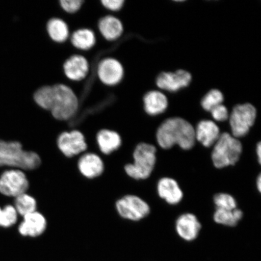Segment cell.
<instances>
[{
  "label": "cell",
  "mask_w": 261,
  "mask_h": 261,
  "mask_svg": "<svg viewBox=\"0 0 261 261\" xmlns=\"http://www.w3.org/2000/svg\"><path fill=\"white\" fill-rule=\"evenodd\" d=\"M156 141L163 149H170L175 145L189 150L195 142V129L187 120L173 117L163 122L156 134Z\"/></svg>",
  "instance_id": "obj_1"
},
{
  "label": "cell",
  "mask_w": 261,
  "mask_h": 261,
  "mask_svg": "<svg viewBox=\"0 0 261 261\" xmlns=\"http://www.w3.org/2000/svg\"><path fill=\"white\" fill-rule=\"evenodd\" d=\"M41 163L40 155L25 149L21 142L0 140V167L18 169L28 173L37 170Z\"/></svg>",
  "instance_id": "obj_2"
},
{
  "label": "cell",
  "mask_w": 261,
  "mask_h": 261,
  "mask_svg": "<svg viewBox=\"0 0 261 261\" xmlns=\"http://www.w3.org/2000/svg\"><path fill=\"white\" fill-rule=\"evenodd\" d=\"M48 112L57 121H67L76 113L79 107L77 96L67 85L57 84L51 86Z\"/></svg>",
  "instance_id": "obj_3"
},
{
  "label": "cell",
  "mask_w": 261,
  "mask_h": 261,
  "mask_svg": "<svg viewBox=\"0 0 261 261\" xmlns=\"http://www.w3.org/2000/svg\"><path fill=\"white\" fill-rule=\"evenodd\" d=\"M155 153L154 146L146 143H139L133 153V162L124 165V172L129 178L136 180L148 178L154 168Z\"/></svg>",
  "instance_id": "obj_4"
},
{
  "label": "cell",
  "mask_w": 261,
  "mask_h": 261,
  "mask_svg": "<svg viewBox=\"0 0 261 261\" xmlns=\"http://www.w3.org/2000/svg\"><path fill=\"white\" fill-rule=\"evenodd\" d=\"M242 151L243 146L239 140L229 133H224L215 143L212 161L217 168L234 165L239 161Z\"/></svg>",
  "instance_id": "obj_5"
},
{
  "label": "cell",
  "mask_w": 261,
  "mask_h": 261,
  "mask_svg": "<svg viewBox=\"0 0 261 261\" xmlns=\"http://www.w3.org/2000/svg\"><path fill=\"white\" fill-rule=\"evenodd\" d=\"M56 146L60 154L67 159L77 158L89 150L86 136L77 129L62 130L57 137Z\"/></svg>",
  "instance_id": "obj_6"
},
{
  "label": "cell",
  "mask_w": 261,
  "mask_h": 261,
  "mask_svg": "<svg viewBox=\"0 0 261 261\" xmlns=\"http://www.w3.org/2000/svg\"><path fill=\"white\" fill-rule=\"evenodd\" d=\"M114 208L123 220L139 221L148 216L150 207L146 202L136 195L126 194L117 199Z\"/></svg>",
  "instance_id": "obj_7"
},
{
  "label": "cell",
  "mask_w": 261,
  "mask_h": 261,
  "mask_svg": "<svg viewBox=\"0 0 261 261\" xmlns=\"http://www.w3.org/2000/svg\"><path fill=\"white\" fill-rule=\"evenodd\" d=\"M28 173L18 169L9 168L0 175V194L15 198L30 189Z\"/></svg>",
  "instance_id": "obj_8"
},
{
  "label": "cell",
  "mask_w": 261,
  "mask_h": 261,
  "mask_svg": "<svg viewBox=\"0 0 261 261\" xmlns=\"http://www.w3.org/2000/svg\"><path fill=\"white\" fill-rule=\"evenodd\" d=\"M256 117V110L250 103L240 104L233 108L229 117V122L233 136L243 138L249 132Z\"/></svg>",
  "instance_id": "obj_9"
},
{
  "label": "cell",
  "mask_w": 261,
  "mask_h": 261,
  "mask_svg": "<svg viewBox=\"0 0 261 261\" xmlns=\"http://www.w3.org/2000/svg\"><path fill=\"white\" fill-rule=\"evenodd\" d=\"M76 169L82 177L94 180L102 177L106 171L103 156L99 153L87 151L76 158Z\"/></svg>",
  "instance_id": "obj_10"
},
{
  "label": "cell",
  "mask_w": 261,
  "mask_h": 261,
  "mask_svg": "<svg viewBox=\"0 0 261 261\" xmlns=\"http://www.w3.org/2000/svg\"><path fill=\"white\" fill-rule=\"evenodd\" d=\"M47 226L46 217L40 211H37L22 217L17 230L22 237L37 239L43 236Z\"/></svg>",
  "instance_id": "obj_11"
},
{
  "label": "cell",
  "mask_w": 261,
  "mask_h": 261,
  "mask_svg": "<svg viewBox=\"0 0 261 261\" xmlns=\"http://www.w3.org/2000/svg\"><path fill=\"white\" fill-rule=\"evenodd\" d=\"M122 143L121 135L112 129L101 128L94 137L96 151L102 156H109L119 151Z\"/></svg>",
  "instance_id": "obj_12"
},
{
  "label": "cell",
  "mask_w": 261,
  "mask_h": 261,
  "mask_svg": "<svg viewBox=\"0 0 261 261\" xmlns=\"http://www.w3.org/2000/svg\"><path fill=\"white\" fill-rule=\"evenodd\" d=\"M97 73L101 83L108 86H114L122 81L124 69L122 64L117 59L107 58L98 64Z\"/></svg>",
  "instance_id": "obj_13"
},
{
  "label": "cell",
  "mask_w": 261,
  "mask_h": 261,
  "mask_svg": "<svg viewBox=\"0 0 261 261\" xmlns=\"http://www.w3.org/2000/svg\"><path fill=\"white\" fill-rule=\"evenodd\" d=\"M192 76L184 70H178L175 73L163 72L156 78V84L160 89L174 92L190 84Z\"/></svg>",
  "instance_id": "obj_14"
},
{
  "label": "cell",
  "mask_w": 261,
  "mask_h": 261,
  "mask_svg": "<svg viewBox=\"0 0 261 261\" xmlns=\"http://www.w3.org/2000/svg\"><path fill=\"white\" fill-rule=\"evenodd\" d=\"M63 70L68 80L81 81L89 74L90 65L86 57L81 55H74L64 62Z\"/></svg>",
  "instance_id": "obj_15"
},
{
  "label": "cell",
  "mask_w": 261,
  "mask_h": 261,
  "mask_svg": "<svg viewBox=\"0 0 261 261\" xmlns=\"http://www.w3.org/2000/svg\"><path fill=\"white\" fill-rule=\"evenodd\" d=\"M201 224L197 217L192 214L182 215L176 223V230L179 237L186 241H192L198 236Z\"/></svg>",
  "instance_id": "obj_16"
},
{
  "label": "cell",
  "mask_w": 261,
  "mask_h": 261,
  "mask_svg": "<svg viewBox=\"0 0 261 261\" xmlns=\"http://www.w3.org/2000/svg\"><path fill=\"white\" fill-rule=\"evenodd\" d=\"M220 136L219 127L211 120H202L195 129V140L207 148L214 145Z\"/></svg>",
  "instance_id": "obj_17"
},
{
  "label": "cell",
  "mask_w": 261,
  "mask_h": 261,
  "mask_svg": "<svg viewBox=\"0 0 261 261\" xmlns=\"http://www.w3.org/2000/svg\"><path fill=\"white\" fill-rule=\"evenodd\" d=\"M158 191L160 197L170 204L179 203L184 197L177 181L171 178H162L159 182Z\"/></svg>",
  "instance_id": "obj_18"
},
{
  "label": "cell",
  "mask_w": 261,
  "mask_h": 261,
  "mask_svg": "<svg viewBox=\"0 0 261 261\" xmlns=\"http://www.w3.org/2000/svg\"><path fill=\"white\" fill-rule=\"evenodd\" d=\"M98 28L103 37L108 41H114L120 37L123 32L122 22L113 15H107L98 22Z\"/></svg>",
  "instance_id": "obj_19"
},
{
  "label": "cell",
  "mask_w": 261,
  "mask_h": 261,
  "mask_svg": "<svg viewBox=\"0 0 261 261\" xmlns=\"http://www.w3.org/2000/svg\"><path fill=\"white\" fill-rule=\"evenodd\" d=\"M145 112L149 115L155 116L165 112L168 106L167 97L159 91L147 93L143 98Z\"/></svg>",
  "instance_id": "obj_20"
},
{
  "label": "cell",
  "mask_w": 261,
  "mask_h": 261,
  "mask_svg": "<svg viewBox=\"0 0 261 261\" xmlns=\"http://www.w3.org/2000/svg\"><path fill=\"white\" fill-rule=\"evenodd\" d=\"M46 30L51 40L57 43H63L69 37V28L67 22L59 18L49 19Z\"/></svg>",
  "instance_id": "obj_21"
},
{
  "label": "cell",
  "mask_w": 261,
  "mask_h": 261,
  "mask_svg": "<svg viewBox=\"0 0 261 261\" xmlns=\"http://www.w3.org/2000/svg\"><path fill=\"white\" fill-rule=\"evenodd\" d=\"M75 48L81 50H89L96 43L95 34L90 29H80L75 31L70 38Z\"/></svg>",
  "instance_id": "obj_22"
},
{
  "label": "cell",
  "mask_w": 261,
  "mask_h": 261,
  "mask_svg": "<svg viewBox=\"0 0 261 261\" xmlns=\"http://www.w3.org/2000/svg\"><path fill=\"white\" fill-rule=\"evenodd\" d=\"M13 205L19 216L21 217L37 211L38 208L37 199L29 192L15 198Z\"/></svg>",
  "instance_id": "obj_23"
},
{
  "label": "cell",
  "mask_w": 261,
  "mask_h": 261,
  "mask_svg": "<svg viewBox=\"0 0 261 261\" xmlns=\"http://www.w3.org/2000/svg\"><path fill=\"white\" fill-rule=\"evenodd\" d=\"M243 212L240 210L228 211L217 208L214 214V220L217 223L233 227L243 218Z\"/></svg>",
  "instance_id": "obj_24"
},
{
  "label": "cell",
  "mask_w": 261,
  "mask_h": 261,
  "mask_svg": "<svg viewBox=\"0 0 261 261\" xmlns=\"http://www.w3.org/2000/svg\"><path fill=\"white\" fill-rule=\"evenodd\" d=\"M19 215L13 204L0 206V227L10 228L18 223Z\"/></svg>",
  "instance_id": "obj_25"
},
{
  "label": "cell",
  "mask_w": 261,
  "mask_h": 261,
  "mask_svg": "<svg viewBox=\"0 0 261 261\" xmlns=\"http://www.w3.org/2000/svg\"><path fill=\"white\" fill-rule=\"evenodd\" d=\"M223 100V94L220 90H212L201 100V106L205 110L211 112L215 107L221 105Z\"/></svg>",
  "instance_id": "obj_26"
},
{
  "label": "cell",
  "mask_w": 261,
  "mask_h": 261,
  "mask_svg": "<svg viewBox=\"0 0 261 261\" xmlns=\"http://www.w3.org/2000/svg\"><path fill=\"white\" fill-rule=\"evenodd\" d=\"M214 200L218 210L231 211L237 208V202L232 196L229 194H217L215 196Z\"/></svg>",
  "instance_id": "obj_27"
},
{
  "label": "cell",
  "mask_w": 261,
  "mask_h": 261,
  "mask_svg": "<svg viewBox=\"0 0 261 261\" xmlns=\"http://www.w3.org/2000/svg\"><path fill=\"white\" fill-rule=\"evenodd\" d=\"M60 5L65 12L68 14H74L83 7V0H61Z\"/></svg>",
  "instance_id": "obj_28"
},
{
  "label": "cell",
  "mask_w": 261,
  "mask_h": 261,
  "mask_svg": "<svg viewBox=\"0 0 261 261\" xmlns=\"http://www.w3.org/2000/svg\"><path fill=\"white\" fill-rule=\"evenodd\" d=\"M210 112L213 118L218 122L226 121L229 117L227 108L223 104L215 107Z\"/></svg>",
  "instance_id": "obj_29"
},
{
  "label": "cell",
  "mask_w": 261,
  "mask_h": 261,
  "mask_svg": "<svg viewBox=\"0 0 261 261\" xmlns=\"http://www.w3.org/2000/svg\"><path fill=\"white\" fill-rule=\"evenodd\" d=\"M100 3L106 9L116 12L122 8L125 1L124 0H102Z\"/></svg>",
  "instance_id": "obj_30"
},
{
  "label": "cell",
  "mask_w": 261,
  "mask_h": 261,
  "mask_svg": "<svg viewBox=\"0 0 261 261\" xmlns=\"http://www.w3.org/2000/svg\"><path fill=\"white\" fill-rule=\"evenodd\" d=\"M256 154L257 155V158H258L259 163L261 162V144L259 142L258 144H257L256 148Z\"/></svg>",
  "instance_id": "obj_31"
},
{
  "label": "cell",
  "mask_w": 261,
  "mask_h": 261,
  "mask_svg": "<svg viewBox=\"0 0 261 261\" xmlns=\"http://www.w3.org/2000/svg\"><path fill=\"white\" fill-rule=\"evenodd\" d=\"M256 184H257V189H258V191L259 192H260L261 191V177H260V175H259L258 178H257V181H256Z\"/></svg>",
  "instance_id": "obj_32"
}]
</instances>
